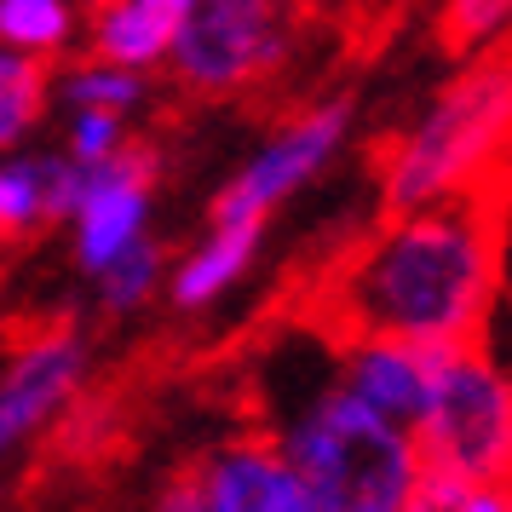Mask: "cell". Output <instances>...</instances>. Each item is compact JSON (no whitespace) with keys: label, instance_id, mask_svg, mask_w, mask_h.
<instances>
[{"label":"cell","instance_id":"obj_20","mask_svg":"<svg viewBox=\"0 0 512 512\" xmlns=\"http://www.w3.org/2000/svg\"><path fill=\"white\" fill-rule=\"evenodd\" d=\"M512 0H443V35L466 52H484L507 35Z\"/></svg>","mask_w":512,"mask_h":512},{"label":"cell","instance_id":"obj_21","mask_svg":"<svg viewBox=\"0 0 512 512\" xmlns=\"http://www.w3.org/2000/svg\"><path fill=\"white\" fill-rule=\"evenodd\" d=\"M144 512H208L202 501V484H196V472H179V478H167L156 495H150V507Z\"/></svg>","mask_w":512,"mask_h":512},{"label":"cell","instance_id":"obj_17","mask_svg":"<svg viewBox=\"0 0 512 512\" xmlns=\"http://www.w3.org/2000/svg\"><path fill=\"white\" fill-rule=\"evenodd\" d=\"M98 300H104V311H139L156 288L167 282V254L156 236H144V242H133L127 254H116L104 271H98Z\"/></svg>","mask_w":512,"mask_h":512},{"label":"cell","instance_id":"obj_3","mask_svg":"<svg viewBox=\"0 0 512 512\" xmlns=\"http://www.w3.org/2000/svg\"><path fill=\"white\" fill-rule=\"evenodd\" d=\"M512 121V75L501 58L466 64L443 81L380 156V202L386 213L432 208L455 196H478L495 179Z\"/></svg>","mask_w":512,"mask_h":512},{"label":"cell","instance_id":"obj_7","mask_svg":"<svg viewBox=\"0 0 512 512\" xmlns=\"http://www.w3.org/2000/svg\"><path fill=\"white\" fill-rule=\"evenodd\" d=\"M150 213H156V162L144 150H121L110 162L81 167L75 202L64 213L75 265L98 277L116 254L150 236Z\"/></svg>","mask_w":512,"mask_h":512},{"label":"cell","instance_id":"obj_1","mask_svg":"<svg viewBox=\"0 0 512 512\" xmlns=\"http://www.w3.org/2000/svg\"><path fill=\"white\" fill-rule=\"evenodd\" d=\"M501 294V225L489 190L392 213L328 277L334 334H392L409 346H478Z\"/></svg>","mask_w":512,"mask_h":512},{"label":"cell","instance_id":"obj_14","mask_svg":"<svg viewBox=\"0 0 512 512\" xmlns=\"http://www.w3.org/2000/svg\"><path fill=\"white\" fill-rule=\"evenodd\" d=\"M75 35H81L75 0H0V47L6 52L52 64L75 47Z\"/></svg>","mask_w":512,"mask_h":512},{"label":"cell","instance_id":"obj_13","mask_svg":"<svg viewBox=\"0 0 512 512\" xmlns=\"http://www.w3.org/2000/svg\"><path fill=\"white\" fill-rule=\"evenodd\" d=\"M185 12L190 0H104L93 12V58L127 64L139 75L162 70Z\"/></svg>","mask_w":512,"mask_h":512},{"label":"cell","instance_id":"obj_16","mask_svg":"<svg viewBox=\"0 0 512 512\" xmlns=\"http://www.w3.org/2000/svg\"><path fill=\"white\" fill-rule=\"evenodd\" d=\"M52 98H64V110H110V116H133L150 98V75L110 64V58H87L58 75Z\"/></svg>","mask_w":512,"mask_h":512},{"label":"cell","instance_id":"obj_15","mask_svg":"<svg viewBox=\"0 0 512 512\" xmlns=\"http://www.w3.org/2000/svg\"><path fill=\"white\" fill-rule=\"evenodd\" d=\"M52 110V75L47 64H35L24 52L0 47V156L24 150L29 133L41 127V116Z\"/></svg>","mask_w":512,"mask_h":512},{"label":"cell","instance_id":"obj_18","mask_svg":"<svg viewBox=\"0 0 512 512\" xmlns=\"http://www.w3.org/2000/svg\"><path fill=\"white\" fill-rule=\"evenodd\" d=\"M403 512H512V501H507V484H466V478L420 472Z\"/></svg>","mask_w":512,"mask_h":512},{"label":"cell","instance_id":"obj_8","mask_svg":"<svg viewBox=\"0 0 512 512\" xmlns=\"http://www.w3.org/2000/svg\"><path fill=\"white\" fill-rule=\"evenodd\" d=\"M87 380V346L70 328L29 334L0 369V461L35 443L52 420L64 415Z\"/></svg>","mask_w":512,"mask_h":512},{"label":"cell","instance_id":"obj_5","mask_svg":"<svg viewBox=\"0 0 512 512\" xmlns=\"http://www.w3.org/2000/svg\"><path fill=\"white\" fill-rule=\"evenodd\" d=\"M288 41V0H190L162 70H173L196 98H231L277 70Z\"/></svg>","mask_w":512,"mask_h":512},{"label":"cell","instance_id":"obj_6","mask_svg":"<svg viewBox=\"0 0 512 512\" xmlns=\"http://www.w3.org/2000/svg\"><path fill=\"white\" fill-rule=\"evenodd\" d=\"M351 139V104L328 98L311 104L294 121H282L271 139L254 144V156L231 173V185L219 190L208 219H242V225H265L282 202H294L317 173L334 167V156Z\"/></svg>","mask_w":512,"mask_h":512},{"label":"cell","instance_id":"obj_12","mask_svg":"<svg viewBox=\"0 0 512 512\" xmlns=\"http://www.w3.org/2000/svg\"><path fill=\"white\" fill-rule=\"evenodd\" d=\"M81 185V162L58 156H29V150H6L0 156V242L35 236L41 225H64V213Z\"/></svg>","mask_w":512,"mask_h":512},{"label":"cell","instance_id":"obj_9","mask_svg":"<svg viewBox=\"0 0 512 512\" xmlns=\"http://www.w3.org/2000/svg\"><path fill=\"white\" fill-rule=\"evenodd\" d=\"M438 346H409L392 334H340L334 346V380L351 392L363 409H374L392 426H415L432 392V369H438Z\"/></svg>","mask_w":512,"mask_h":512},{"label":"cell","instance_id":"obj_22","mask_svg":"<svg viewBox=\"0 0 512 512\" xmlns=\"http://www.w3.org/2000/svg\"><path fill=\"white\" fill-rule=\"evenodd\" d=\"M75 6H93V12H98V6H104V0H75Z\"/></svg>","mask_w":512,"mask_h":512},{"label":"cell","instance_id":"obj_4","mask_svg":"<svg viewBox=\"0 0 512 512\" xmlns=\"http://www.w3.org/2000/svg\"><path fill=\"white\" fill-rule=\"evenodd\" d=\"M426 472L466 484H507L512 466V386L484 346H449L432 369L426 409L409 426Z\"/></svg>","mask_w":512,"mask_h":512},{"label":"cell","instance_id":"obj_2","mask_svg":"<svg viewBox=\"0 0 512 512\" xmlns=\"http://www.w3.org/2000/svg\"><path fill=\"white\" fill-rule=\"evenodd\" d=\"M265 438L288 455L323 512H403L426 472L403 426L340 392L334 363L323 380H305L294 397H277Z\"/></svg>","mask_w":512,"mask_h":512},{"label":"cell","instance_id":"obj_19","mask_svg":"<svg viewBox=\"0 0 512 512\" xmlns=\"http://www.w3.org/2000/svg\"><path fill=\"white\" fill-rule=\"evenodd\" d=\"M127 150V116H110V110H70L64 121V156L81 167H98Z\"/></svg>","mask_w":512,"mask_h":512},{"label":"cell","instance_id":"obj_10","mask_svg":"<svg viewBox=\"0 0 512 512\" xmlns=\"http://www.w3.org/2000/svg\"><path fill=\"white\" fill-rule=\"evenodd\" d=\"M196 484H202L208 512H323L305 478L265 432L208 449L196 466Z\"/></svg>","mask_w":512,"mask_h":512},{"label":"cell","instance_id":"obj_11","mask_svg":"<svg viewBox=\"0 0 512 512\" xmlns=\"http://www.w3.org/2000/svg\"><path fill=\"white\" fill-rule=\"evenodd\" d=\"M259 236H265V225L208 219V231L185 248V259L167 265V300L179 305V311H208V305H219L236 282L254 271Z\"/></svg>","mask_w":512,"mask_h":512}]
</instances>
